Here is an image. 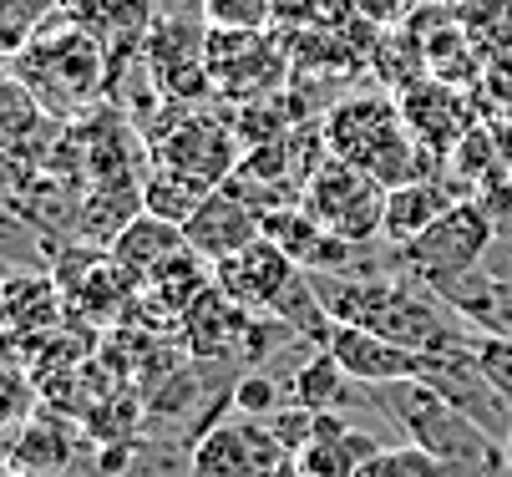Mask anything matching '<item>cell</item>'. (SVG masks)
<instances>
[{"instance_id": "14", "label": "cell", "mask_w": 512, "mask_h": 477, "mask_svg": "<svg viewBox=\"0 0 512 477\" xmlns=\"http://www.w3.org/2000/svg\"><path fill=\"white\" fill-rule=\"evenodd\" d=\"M208 193H213V188H208L203 178H193V173H183V168L168 163V168H158V173L142 178V209L183 229V224L198 214V203H203Z\"/></svg>"}, {"instance_id": "16", "label": "cell", "mask_w": 512, "mask_h": 477, "mask_svg": "<svg viewBox=\"0 0 512 477\" xmlns=\"http://www.w3.org/2000/svg\"><path fill=\"white\" fill-rule=\"evenodd\" d=\"M355 477H452L442 457H431L421 442H396V447H381L371 462H365Z\"/></svg>"}, {"instance_id": "24", "label": "cell", "mask_w": 512, "mask_h": 477, "mask_svg": "<svg viewBox=\"0 0 512 477\" xmlns=\"http://www.w3.org/2000/svg\"><path fill=\"white\" fill-rule=\"evenodd\" d=\"M507 457H512V432H507Z\"/></svg>"}, {"instance_id": "1", "label": "cell", "mask_w": 512, "mask_h": 477, "mask_svg": "<svg viewBox=\"0 0 512 477\" xmlns=\"http://www.w3.org/2000/svg\"><path fill=\"white\" fill-rule=\"evenodd\" d=\"M371 406L406 437L421 442L431 457H442L452 477H512V457L507 442L492 437L487 427H477L467 412L447 396H436L426 381H391V386H371Z\"/></svg>"}, {"instance_id": "7", "label": "cell", "mask_w": 512, "mask_h": 477, "mask_svg": "<svg viewBox=\"0 0 512 477\" xmlns=\"http://www.w3.org/2000/svg\"><path fill=\"white\" fill-rule=\"evenodd\" d=\"M284 442L269 432V422L259 417H224L213 422L193 452H188V472L193 477H274L284 467Z\"/></svg>"}, {"instance_id": "2", "label": "cell", "mask_w": 512, "mask_h": 477, "mask_svg": "<svg viewBox=\"0 0 512 477\" xmlns=\"http://www.w3.org/2000/svg\"><path fill=\"white\" fill-rule=\"evenodd\" d=\"M325 153L376 173L386 188L411 183V178H431V153L416 143V132L406 122V112L391 97H345L330 107L325 117Z\"/></svg>"}, {"instance_id": "22", "label": "cell", "mask_w": 512, "mask_h": 477, "mask_svg": "<svg viewBox=\"0 0 512 477\" xmlns=\"http://www.w3.org/2000/svg\"><path fill=\"white\" fill-rule=\"evenodd\" d=\"M274 477H310V472H305V462H300V457H284V467H279Z\"/></svg>"}, {"instance_id": "11", "label": "cell", "mask_w": 512, "mask_h": 477, "mask_svg": "<svg viewBox=\"0 0 512 477\" xmlns=\"http://www.w3.org/2000/svg\"><path fill=\"white\" fill-rule=\"evenodd\" d=\"M107 249H112V259L127 269V280H153V269H163L178 249H188V239H183L178 224H168V219H158V214L142 209Z\"/></svg>"}, {"instance_id": "8", "label": "cell", "mask_w": 512, "mask_h": 477, "mask_svg": "<svg viewBox=\"0 0 512 477\" xmlns=\"http://www.w3.org/2000/svg\"><path fill=\"white\" fill-rule=\"evenodd\" d=\"M183 239L193 254H203L208 264L218 259H229L249 244L264 239V209L259 203H249L244 193H234L229 183H218L203 203H198V214L183 224Z\"/></svg>"}, {"instance_id": "6", "label": "cell", "mask_w": 512, "mask_h": 477, "mask_svg": "<svg viewBox=\"0 0 512 477\" xmlns=\"http://www.w3.org/2000/svg\"><path fill=\"white\" fill-rule=\"evenodd\" d=\"M416 381H426L436 396H447L457 412H467L477 427H487L492 437L507 442L512 432V401L487 381L477 346H447V351H426L416 366Z\"/></svg>"}, {"instance_id": "20", "label": "cell", "mask_w": 512, "mask_h": 477, "mask_svg": "<svg viewBox=\"0 0 512 477\" xmlns=\"http://www.w3.org/2000/svg\"><path fill=\"white\" fill-rule=\"evenodd\" d=\"M477 356H482L487 381L512 401V335H482V340H477Z\"/></svg>"}, {"instance_id": "9", "label": "cell", "mask_w": 512, "mask_h": 477, "mask_svg": "<svg viewBox=\"0 0 512 477\" xmlns=\"http://www.w3.org/2000/svg\"><path fill=\"white\" fill-rule=\"evenodd\" d=\"M295 275H300V264L289 259L274 239H259V244H249V249L213 264V285L224 290L229 300H239L244 310H254V315H269Z\"/></svg>"}, {"instance_id": "12", "label": "cell", "mask_w": 512, "mask_h": 477, "mask_svg": "<svg viewBox=\"0 0 512 477\" xmlns=\"http://www.w3.org/2000/svg\"><path fill=\"white\" fill-rule=\"evenodd\" d=\"M452 203H457V198L447 193V183H436V178L396 183V188L386 193V229H381V239H391L396 249L411 244L421 229H431L436 219H442Z\"/></svg>"}, {"instance_id": "10", "label": "cell", "mask_w": 512, "mask_h": 477, "mask_svg": "<svg viewBox=\"0 0 512 477\" xmlns=\"http://www.w3.org/2000/svg\"><path fill=\"white\" fill-rule=\"evenodd\" d=\"M340 371L355 381V386H391V381H411L421 356L396 346V340L376 335V330H365V325H335L330 335V346H325Z\"/></svg>"}, {"instance_id": "23", "label": "cell", "mask_w": 512, "mask_h": 477, "mask_svg": "<svg viewBox=\"0 0 512 477\" xmlns=\"http://www.w3.org/2000/svg\"><path fill=\"white\" fill-rule=\"evenodd\" d=\"M502 11H507V16H512V0H502Z\"/></svg>"}, {"instance_id": "21", "label": "cell", "mask_w": 512, "mask_h": 477, "mask_svg": "<svg viewBox=\"0 0 512 477\" xmlns=\"http://www.w3.org/2000/svg\"><path fill=\"white\" fill-rule=\"evenodd\" d=\"M482 269H487V275H497V280H512V229H502V234L492 239Z\"/></svg>"}, {"instance_id": "15", "label": "cell", "mask_w": 512, "mask_h": 477, "mask_svg": "<svg viewBox=\"0 0 512 477\" xmlns=\"http://www.w3.org/2000/svg\"><path fill=\"white\" fill-rule=\"evenodd\" d=\"M350 391H360V386L340 371V361H335L325 346H320L295 376H289V401L310 406V412H335V406H340Z\"/></svg>"}, {"instance_id": "17", "label": "cell", "mask_w": 512, "mask_h": 477, "mask_svg": "<svg viewBox=\"0 0 512 477\" xmlns=\"http://www.w3.org/2000/svg\"><path fill=\"white\" fill-rule=\"evenodd\" d=\"M279 406H289V381H279V376H269V371H249V376L234 381V412H239V417L269 422Z\"/></svg>"}, {"instance_id": "3", "label": "cell", "mask_w": 512, "mask_h": 477, "mask_svg": "<svg viewBox=\"0 0 512 477\" xmlns=\"http://www.w3.org/2000/svg\"><path fill=\"white\" fill-rule=\"evenodd\" d=\"M16 82L41 102V112L77 117L107 92V41L77 21L36 31L16 51Z\"/></svg>"}, {"instance_id": "5", "label": "cell", "mask_w": 512, "mask_h": 477, "mask_svg": "<svg viewBox=\"0 0 512 477\" xmlns=\"http://www.w3.org/2000/svg\"><path fill=\"white\" fill-rule=\"evenodd\" d=\"M386 183L376 173H365L335 153H325V163L315 168L310 188L300 193L305 209L340 239H355V244H371L381 229H386Z\"/></svg>"}, {"instance_id": "25", "label": "cell", "mask_w": 512, "mask_h": 477, "mask_svg": "<svg viewBox=\"0 0 512 477\" xmlns=\"http://www.w3.org/2000/svg\"><path fill=\"white\" fill-rule=\"evenodd\" d=\"M11 477H21V472H11Z\"/></svg>"}, {"instance_id": "19", "label": "cell", "mask_w": 512, "mask_h": 477, "mask_svg": "<svg viewBox=\"0 0 512 477\" xmlns=\"http://www.w3.org/2000/svg\"><path fill=\"white\" fill-rule=\"evenodd\" d=\"M61 6H66V0H6V51L16 56Z\"/></svg>"}, {"instance_id": "18", "label": "cell", "mask_w": 512, "mask_h": 477, "mask_svg": "<svg viewBox=\"0 0 512 477\" xmlns=\"http://www.w3.org/2000/svg\"><path fill=\"white\" fill-rule=\"evenodd\" d=\"M274 11V0H203V21L213 31H264Z\"/></svg>"}, {"instance_id": "13", "label": "cell", "mask_w": 512, "mask_h": 477, "mask_svg": "<svg viewBox=\"0 0 512 477\" xmlns=\"http://www.w3.org/2000/svg\"><path fill=\"white\" fill-rule=\"evenodd\" d=\"M71 462H77V432L61 417H36L11 447V472L21 477H61Z\"/></svg>"}, {"instance_id": "4", "label": "cell", "mask_w": 512, "mask_h": 477, "mask_svg": "<svg viewBox=\"0 0 512 477\" xmlns=\"http://www.w3.org/2000/svg\"><path fill=\"white\" fill-rule=\"evenodd\" d=\"M492 239H497V229L487 219V203L457 198L431 229H421L411 244H401V269H406L411 280H421V285L436 290V285L467 275V269H482Z\"/></svg>"}]
</instances>
